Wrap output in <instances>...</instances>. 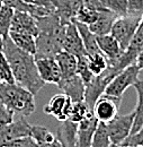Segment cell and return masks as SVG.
<instances>
[{"label":"cell","mask_w":143,"mask_h":147,"mask_svg":"<svg viewBox=\"0 0 143 147\" xmlns=\"http://www.w3.org/2000/svg\"><path fill=\"white\" fill-rule=\"evenodd\" d=\"M2 52L10 63L15 83L28 90L34 95H37L45 83L37 71L35 55L16 47L9 35L3 37Z\"/></svg>","instance_id":"1"},{"label":"cell","mask_w":143,"mask_h":147,"mask_svg":"<svg viewBox=\"0 0 143 147\" xmlns=\"http://www.w3.org/2000/svg\"><path fill=\"white\" fill-rule=\"evenodd\" d=\"M36 20L39 32L36 36L35 59L55 58L63 50V38L68 24L64 25L54 13L37 17Z\"/></svg>","instance_id":"2"},{"label":"cell","mask_w":143,"mask_h":147,"mask_svg":"<svg viewBox=\"0 0 143 147\" xmlns=\"http://www.w3.org/2000/svg\"><path fill=\"white\" fill-rule=\"evenodd\" d=\"M34 94L16 83H0V101L15 114L29 117L35 111Z\"/></svg>","instance_id":"3"},{"label":"cell","mask_w":143,"mask_h":147,"mask_svg":"<svg viewBox=\"0 0 143 147\" xmlns=\"http://www.w3.org/2000/svg\"><path fill=\"white\" fill-rule=\"evenodd\" d=\"M142 17L143 13L141 11L128 10L127 14L118 16L115 19V22L112 26V30H110V34L117 40V42L121 45L123 51L128 47L132 37L134 36L135 31H136Z\"/></svg>","instance_id":"4"},{"label":"cell","mask_w":143,"mask_h":147,"mask_svg":"<svg viewBox=\"0 0 143 147\" xmlns=\"http://www.w3.org/2000/svg\"><path fill=\"white\" fill-rule=\"evenodd\" d=\"M139 74L140 69L135 63L126 67L109 82L104 94L122 100L126 90L130 86H133V84L139 79Z\"/></svg>","instance_id":"5"},{"label":"cell","mask_w":143,"mask_h":147,"mask_svg":"<svg viewBox=\"0 0 143 147\" xmlns=\"http://www.w3.org/2000/svg\"><path fill=\"white\" fill-rule=\"evenodd\" d=\"M143 49V17L135 31L134 36L132 37L128 47L123 52V55L120 57V59L112 66H108L115 74H118L125 69L126 67L133 65L136 60V57L139 52Z\"/></svg>","instance_id":"6"},{"label":"cell","mask_w":143,"mask_h":147,"mask_svg":"<svg viewBox=\"0 0 143 147\" xmlns=\"http://www.w3.org/2000/svg\"><path fill=\"white\" fill-rule=\"evenodd\" d=\"M134 117H135V112L132 111L123 115L117 114L114 119L106 122V127L112 144L121 145L131 135L134 123Z\"/></svg>","instance_id":"7"},{"label":"cell","mask_w":143,"mask_h":147,"mask_svg":"<svg viewBox=\"0 0 143 147\" xmlns=\"http://www.w3.org/2000/svg\"><path fill=\"white\" fill-rule=\"evenodd\" d=\"M109 67L103 74L98 76H94V78L90 80L89 83L86 84V90H85V102L88 105L90 111L92 112L94 105L96 101L105 93V90L109 84V82L116 76Z\"/></svg>","instance_id":"8"},{"label":"cell","mask_w":143,"mask_h":147,"mask_svg":"<svg viewBox=\"0 0 143 147\" xmlns=\"http://www.w3.org/2000/svg\"><path fill=\"white\" fill-rule=\"evenodd\" d=\"M122 103V100L109 96V95H102L95 103L92 113L96 119L100 122H108L114 119L118 114V109Z\"/></svg>","instance_id":"9"},{"label":"cell","mask_w":143,"mask_h":147,"mask_svg":"<svg viewBox=\"0 0 143 147\" xmlns=\"http://www.w3.org/2000/svg\"><path fill=\"white\" fill-rule=\"evenodd\" d=\"M72 107H73V102L71 101V98L68 97L64 93H62L54 95L50 100V102L44 107L43 111L45 114L52 115L56 118V120L62 122L70 119Z\"/></svg>","instance_id":"10"},{"label":"cell","mask_w":143,"mask_h":147,"mask_svg":"<svg viewBox=\"0 0 143 147\" xmlns=\"http://www.w3.org/2000/svg\"><path fill=\"white\" fill-rule=\"evenodd\" d=\"M32 126L27 122L25 117H21L17 121H13L9 125H6L0 128V147H6L13 140L24 137L31 136Z\"/></svg>","instance_id":"11"},{"label":"cell","mask_w":143,"mask_h":147,"mask_svg":"<svg viewBox=\"0 0 143 147\" xmlns=\"http://www.w3.org/2000/svg\"><path fill=\"white\" fill-rule=\"evenodd\" d=\"M63 50L76 55L77 58L87 55L85 45L82 43V40L79 34L78 28H77L74 19L67 25L65 34H64V38H63Z\"/></svg>","instance_id":"12"},{"label":"cell","mask_w":143,"mask_h":147,"mask_svg":"<svg viewBox=\"0 0 143 147\" xmlns=\"http://www.w3.org/2000/svg\"><path fill=\"white\" fill-rule=\"evenodd\" d=\"M10 31L27 33L35 37L38 35V32H39L35 17L31 15L29 13L23 11V10H15L13 20H11Z\"/></svg>","instance_id":"13"},{"label":"cell","mask_w":143,"mask_h":147,"mask_svg":"<svg viewBox=\"0 0 143 147\" xmlns=\"http://www.w3.org/2000/svg\"><path fill=\"white\" fill-rule=\"evenodd\" d=\"M36 67L39 77L44 83L59 84L61 80V70L55 58H37Z\"/></svg>","instance_id":"14"},{"label":"cell","mask_w":143,"mask_h":147,"mask_svg":"<svg viewBox=\"0 0 143 147\" xmlns=\"http://www.w3.org/2000/svg\"><path fill=\"white\" fill-rule=\"evenodd\" d=\"M54 14L60 20L67 25L76 18L79 9L84 6L81 0H53Z\"/></svg>","instance_id":"15"},{"label":"cell","mask_w":143,"mask_h":147,"mask_svg":"<svg viewBox=\"0 0 143 147\" xmlns=\"http://www.w3.org/2000/svg\"><path fill=\"white\" fill-rule=\"evenodd\" d=\"M97 44H98L100 52L107 58L109 66L114 65L124 52L121 45L118 44L117 40L110 33L97 36Z\"/></svg>","instance_id":"16"},{"label":"cell","mask_w":143,"mask_h":147,"mask_svg":"<svg viewBox=\"0 0 143 147\" xmlns=\"http://www.w3.org/2000/svg\"><path fill=\"white\" fill-rule=\"evenodd\" d=\"M59 88L68 97L71 98L72 102H80L85 101V90L86 85L84 80L76 74L68 79L61 80L57 84Z\"/></svg>","instance_id":"17"},{"label":"cell","mask_w":143,"mask_h":147,"mask_svg":"<svg viewBox=\"0 0 143 147\" xmlns=\"http://www.w3.org/2000/svg\"><path fill=\"white\" fill-rule=\"evenodd\" d=\"M98 125V120L91 112L85 118L78 126V136L76 147H91V140L96 127Z\"/></svg>","instance_id":"18"},{"label":"cell","mask_w":143,"mask_h":147,"mask_svg":"<svg viewBox=\"0 0 143 147\" xmlns=\"http://www.w3.org/2000/svg\"><path fill=\"white\" fill-rule=\"evenodd\" d=\"M118 17L117 14H115L114 11L109 10L107 8H103L100 10H98V17L97 19L88 25L90 31L96 34L97 36L99 35H105V34H109L112 26L115 22V19Z\"/></svg>","instance_id":"19"},{"label":"cell","mask_w":143,"mask_h":147,"mask_svg":"<svg viewBox=\"0 0 143 147\" xmlns=\"http://www.w3.org/2000/svg\"><path fill=\"white\" fill-rule=\"evenodd\" d=\"M79 123L68 119L62 121L56 129V138L63 147H76Z\"/></svg>","instance_id":"20"},{"label":"cell","mask_w":143,"mask_h":147,"mask_svg":"<svg viewBox=\"0 0 143 147\" xmlns=\"http://www.w3.org/2000/svg\"><path fill=\"white\" fill-rule=\"evenodd\" d=\"M55 60H56V62L60 67V70H61V80L68 79V78L76 75L77 61H78V58L76 55L62 50L61 52H59L55 55Z\"/></svg>","instance_id":"21"},{"label":"cell","mask_w":143,"mask_h":147,"mask_svg":"<svg viewBox=\"0 0 143 147\" xmlns=\"http://www.w3.org/2000/svg\"><path fill=\"white\" fill-rule=\"evenodd\" d=\"M76 22V25H77V28L79 31V34L81 36L82 40V43L85 45V49H86V52L87 55H92V53H96V52H99V48H98V44H97V35L94 34L91 31H90L89 26L86 25V24H82L80 22Z\"/></svg>","instance_id":"22"},{"label":"cell","mask_w":143,"mask_h":147,"mask_svg":"<svg viewBox=\"0 0 143 147\" xmlns=\"http://www.w3.org/2000/svg\"><path fill=\"white\" fill-rule=\"evenodd\" d=\"M9 37L14 42V44L21 49L23 51H26L28 53L35 55L36 53V37L27 34V33H20V32H9Z\"/></svg>","instance_id":"23"},{"label":"cell","mask_w":143,"mask_h":147,"mask_svg":"<svg viewBox=\"0 0 143 147\" xmlns=\"http://www.w3.org/2000/svg\"><path fill=\"white\" fill-rule=\"evenodd\" d=\"M135 92L138 95V103L135 107V117H134V123H133V128L131 134L136 132L139 129L143 127V80L138 79L134 84H133Z\"/></svg>","instance_id":"24"},{"label":"cell","mask_w":143,"mask_h":147,"mask_svg":"<svg viewBox=\"0 0 143 147\" xmlns=\"http://www.w3.org/2000/svg\"><path fill=\"white\" fill-rule=\"evenodd\" d=\"M87 58H88L89 69L94 76H98V75L103 74L109 66L107 58L100 51L92 53V55H87Z\"/></svg>","instance_id":"25"},{"label":"cell","mask_w":143,"mask_h":147,"mask_svg":"<svg viewBox=\"0 0 143 147\" xmlns=\"http://www.w3.org/2000/svg\"><path fill=\"white\" fill-rule=\"evenodd\" d=\"M112 142L108 135V130L105 122L98 121V125L92 136L91 147H110Z\"/></svg>","instance_id":"26"},{"label":"cell","mask_w":143,"mask_h":147,"mask_svg":"<svg viewBox=\"0 0 143 147\" xmlns=\"http://www.w3.org/2000/svg\"><path fill=\"white\" fill-rule=\"evenodd\" d=\"M14 13L15 9L6 5H3L0 9V34L2 37H7L9 35Z\"/></svg>","instance_id":"27"},{"label":"cell","mask_w":143,"mask_h":147,"mask_svg":"<svg viewBox=\"0 0 143 147\" xmlns=\"http://www.w3.org/2000/svg\"><path fill=\"white\" fill-rule=\"evenodd\" d=\"M31 136L37 142L38 145L49 144L56 138V136L54 134H52L49 129H46L45 127H42V126H32Z\"/></svg>","instance_id":"28"},{"label":"cell","mask_w":143,"mask_h":147,"mask_svg":"<svg viewBox=\"0 0 143 147\" xmlns=\"http://www.w3.org/2000/svg\"><path fill=\"white\" fill-rule=\"evenodd\" d=\"M91 113L88 105L86 104L85 101H80V102H73V107H72L71 115H70V120L73 122H81L85 118L88 117V114Z\"/></svg>","instance_id":"29"},{"label":"cell","mask_w":143,"mask_h":147,"mask_svg":"<svg viewBox=\"0 0 143 147\" xmlns=\"http://www.w3.org/2000/svg\"><path fill=\"white\" fill-rule=\"evenodd\" d=\"M99 1L105 8L114 11L118 16L125 15L128 13V2H127V0H99Z\"/></svg>","instance_id":"30"},{"label":"cell","mask_w":143,"mask_h":147,"mask_svg":"<svg viewBox=\"0 0 143 147\" xmlns=\"http://www.w3.org/2000/svg\"><path fill=\"white\" fill-rule=\"evenodd\" d=\"M76 74L84 80L85 85L87 83H89L90 80L94 78V75L90 71L89 66H88V58L87 55H82V57H79L78 58V61H77V71Z\"/></svg>","instance_id":"31"},{"label":"cell","mask_w":143,"mask_h":147,"mask_svg":"<svg viewBox=\"0 0 143 147\" xmlns=\"http://www.w3.org/2000/svg\"><path fill=\"white\" fill-rule=\"evenodd\" d=\"M0 79L3 83H10V84L15 83V77L11 70L10 63L2 51L0 52Z\"/></svg>","instance_id":"32"},{"label":"cell","mask_w":143,"mask_h":147,"mask_svg":"<svg viewBox=\"0 0 143 147\" xmlns=\"http://www.w3.org/2000/svg\"><path fill=\"white\" fill-rule=\"evenodd\" d=\"M97 17H98V10H95V9H91V8L82 6L79 9L74 20L80 22V23L86 24V25H90L97 19Z\"/></svg>","instance_id":"33"},{"label":"cell","mask_w":143,"mask_h":147,"mask_svg":"<svg viewBox=\"0 0 143 147\" xmlns=\"http://www.w3.org/2000/svg\"><path fill=\"white\" fill-rule=\"evenodd\" d=\"M121 145L131 147H143V127H141L136 132L131 134Z\"/></svg>","instance_id":"34"},{"label":"cell","mask_w":143,"mask_h":147,"mask_svg":"<svg viewBox=\"0 0 143 147\" xmlns=\"http://www.w3.org/2000/svg\"><path fill=\"white\" fill-rule=\"evenodd\" d=\"M6 147H39V145L32 136H24L13 140Z\"/></svg>","instance_id":"35"},{"label":"cell","mask_w":143,"mask_h":147,"mask_svg":"<svg viewBox=\"0 0 143 147\" xmlns=\"http://www.w3.org/2000/svg\"><path fill=\"white\" fill-rule=\"evenodd\" d=\"M14 112L10 111L1 101H0V128L9 125L14 121Z\"/></svg>","instance_id":"36"},{"label":"cell","mask_w":143,"mask_h":147,"mask_svg":"<svg viewBox=\"0 0 143 147\" xmlns=\"http://www.w3.org/2000/svg\"><path fill=\"white\" fill-rule=\"evenodd\" d=\"M24 2L32 5V6H37V7H43L49 9L51 13H54L53 0H23Z\"/></svg>","instance_id":"37"},{"label":"cell","mask_w":143,"mask_h":147,"mask_svg":"<svg viewBox=\"0 0 143 147\" xmlns=\"http://www.w3.org/2000/svg\"><path fill=\"white\" fill-rule=\"evenodd\" d=\"M127 2H128V10L143 13V0H127Z\"/></svg>","instance_id":"38"},{"label":"cell","mask_w":143,"mask_h":147,"mask_svg":"<svg viewBox=\"0 0 143 147\" xmlns=\"http://www.w3.org/2000/svg\"><path fill=\"white\" fill-rule=\"evenodd\" d=\"M84 6L85 7H88V8H91V9H95V10H100L103 8H105L99 0H81Z\"/></svg>","instance_id":"39"},{"label":"cell","mask_w":143,"mask_h":147,"mask_svg":"<svg viewBox=\"0 0 143 147\" xmlns=\"http://www.w3.org/2000/svg\"><path fill=\"white\" fill-rule=\"evenodd\" d=\"M136 65V67L140 69V70H143V49L139 52V55L136 57V60L134 62Z\"/></svg>","instance_id":"40"},{"label":"cell","mask_w":143,"mask_h":147,"mask_svg":"<svg viewBox=\"0 0 143 147\" xmlns=\"http://www.w3.org/2000/svg\"><path fill=\"white\" fill-rule=\"evenodd\" d=\"M39 147H63L61 145V143L57 140V138H55L53 142L49 143V144H43V145H39Z\"/></svg>","instance_id":"41"},{"label":"cell","mask_w":143,"mask_h":147,"mask_svg":"<svg viewBox=\"0 0 143 147\" xmlns=\"http://www.w3.org/2000/svg\"><path fill=\"white\" fill-rule=\"evenodd\" d=\"M2 45H3V37L1 36V34H0V52L2 51Z\"/></svg>","instance_id":"42"},{"label":"cell","mask_w":143,"mask_h":147,"mask_svg":"<svg viewBox=\"0 0 143 147\" xmlns=\"http://www.w3.org/2000/svg\"><path fill=\"white\" fill-rule=\"evenodd\" d=\"M110 147H131V146H122V145H115V144H112Z\"/></svg>","instance_id":"43"},{"label":"cell","mask_w":143,"mask_h":147,"mask_svg":"<svg viewBox=\"0 0 143 147\" xmlns=\"http://www.w3.org/2000/svg\"><path fill=\"white\" fill-rule=\"evenodd\" d=\"M2 6H3V3H2V1L0 0V9H1V7H2Z\"/></svg>","instance_id":"44"},{"label":"cell","mask_w":143,"mask_h":147,"mask_svg":"<svg viewBox=\"0 0 143 147\" xmlns=\"http://www.w3.org/2000/svg\"><path fill=\"white\" fill-rule=\"evenodd\" d=\"M0 83H1V79H0Z\"/></svg>","instance_id":"45"}]
</instances>
